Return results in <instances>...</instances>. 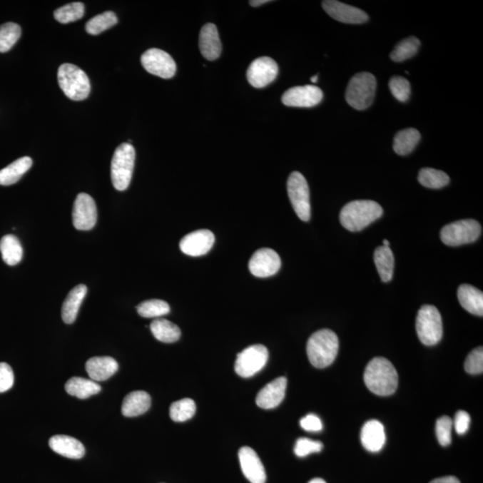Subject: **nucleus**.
<instances>
[{"mask_svg": "<svg viewBox=\"0 0 483 483\" xmlns=\"http://www.w3.org/2000/svg\"><path fill=\"white\" fill-rule=\"evenodd\" d=\"M199 47L203 56L207 60L213 61L220 58L222 45L216 26L207 24L200 30Z\"/></svg>", "mask_w": 483, "mask_h": 483, "instance_id": "nucleus-20", "label": "nucleus"}, {"mask_svg": "<svg viewBox=\"0 0 483 483\" xmlns=\"http://www.w3.org/2000/svg\"><path fill=\"white\" fill-rule=\"evenodd\" d=\"M86 294L87 287L83 284L76 285L69 292L62 306V319L65 323L72 324L75 322L81 305H82Z\"/></svg>", "mask_w": 483, "mask_h": 483, "instance_id": "nucleus-26", "label": "nucleus"}, {"mask_svg": "<svg viewBox=\"0 0 483 483\" xmlns=\"http://www.w3.org/2000/svg\"><path fill=\"white\" fill-rule=\"evenodd\" d=\"M376 88L377 81L372 73H356L348 83L345 100L352 108L357 111H365L375 100Z\"/></svg>", "mask_w": 483, "mask_h": 483, "instance_id": "nucleus-5", "label": "nucleus"}, {"mask_svg": "<svg viewBox=\"0 0 483 483\" xmlns=\"http://www.w3.org/2000/svg\"><path fill=\"white\" fill-rule=\"evenodd\" d=\"M84 15V5L81 2L70 3V4L56 9L54 16L56 21L61 24H68L82 19Z\"/></svg>", "mask_w": 483, "mask_h": 483, "instance_id": "nucleus-39", "label": "nucleus"}, {"mask_svg": "<svg viewBox=\"0 0 483 483\" xmlns=\"http://www.w3.org/2000/svg\"><path fill=\"white\" fill-rule=\"evenodd\" d=\"M66 392L79 400H86L101 392V387L93 380L73 377L66 383Z\"/></svg>", "mask_w": 483, "mask_h": 483, "instance_id": "nucleus-27", "label": "nucleus"}, {"mask_svg": "<svg viewBox=\"0 0 483 483\" xmlns=\"http://www.w3.org/2000/svg\"><path fill=\"white\" fill-rule=\"evenodd\" d=\"M458 301L462 307L472 315H483V293L471 285L463 284L458 288Z\"/></svg>", "mask_w": 483, "mask_h": 483, "instance_id": "nucleus-24", "label": "nucleus"}, {"mask_svg": "<svg viewBox=\"0 0 483 483\" xmlns=\"http://www.w3.org/2000/svg\"><path fill=\"white\" fill-rule=\"evenodd\" d=\"M135 161L136 150L131 143H122L116 148L111 161V180L113 185L118 191L128 188Z\"/></svg>", "mask_w": 483, "mask_h": 483, "instance_id": "nucleus-4", "label": "nucleus"}, {"mask_svg": "<svg viewBox=\"0 0 483 483\" xmlns=\"http://www.w3.org/2000/svg\"><path fill=\"white\" fill-rule=\"evenodd\" d=\"M322 91L315 86H296L288 89L282 102L288 107L312 108L322 101Z\"/></svg>", "mask_w": 483, "mask_h": 483, "instance_id": "nucleus-15", "label": "nucleus"}, {"mask_svg": "<svg viewBox=\"0 0 483 483\" xmlns=\"http://www.w3.org/2000/svg\"><path fill=\"white\" fill-rule=\"evenodd\" d=\"M375 262L380 278L383 282L392 280L394 273V255L390 246H379L375 252Z\"/></svg>", "mask_w": 483, "mask_h": 483, "instance_id": "nucleus-31", "label": "nucleus"}, {"mask_svg": "<svg viewBox=\"0 0 483 483\" xmlns=\"http://www.w3.org/2000/svg\"><path fill=\"white\" fill-rule=\"evenodd\" d=\"M215 243L213 232L208 229H200L189 233L180 241V250L186 255L203 256L210 251Z\"/></svg>", "mask_w": 483, "mask_h": 483, "instance_id": "nucleus-16", "label": "nucleus"}, {"mask_svg": "<svg viewBox=\"0 0 483 483\" xmlns=\"http://www.w3.org/2000/svg\"><path fill=\"white\" fill-rule=\"evenodd\" d=\"M361 442L370 452H379L386 442L385 429L382 422L371 420L366 422L361 432Z\"/></svg>", "mask_w": 483, "mask_h": 483, "instance_id": "nucleus-22", "label": "nucleus"}, {"mask_svg": "<svg viewBox=\"0 0 483 483\" xmlns=\"http://www.w3.org/2000/svg\"><path fill=\"white\" fill-rule=\"evenodd\" d=\"M141 62L147 72L161 78H172L176 72L174 59L168 53L161 49H148L141 58Z\"/></svg>", "mask_w": 483, "mask_h": 483, "instance_id": "nucleus-11", "label": "nucleus"}, {"mask_svg": "<svg viewBox=\"0 0 483 483\" xmlns=\"http://www.w3.org/2000/svg\"><path fill=\"white\" fill-rule=\"evenodd\" d=\"M300 425L306 432H317L322 429V422L318 416L315 415H308L302 418L300 421Z\"/></svg>", "mask_w": 483, "mask_h": 483, "instance_id": "nucleus-46", "label": "nucleus"}, {"mask_svg": "<svg viewBox=\"0 0 483 483\" xmlns=\"http://www.w3.org/2000/svg\"><path fill=\"white\" fill-rule=\"evenodd\" d=\"M322 8L333 19L345 24H358L367 22L369 16L362 10L355 6L344 4L336 0H326Z\"/></svg>", "mask_w": 483, "mask_h": 483, "instance_id": "nucleus-17", "label": "nucleus"}, {"mask_svg": "<svg viewBox=\"0 0 483 483\" xmlns=\"http://www.w3.org/2000/svg\"><path fill=\"white\" fill-rule=\"evenodd\" d=\"M453 422L449 416H442L437 420L436 434L440 445L443 447L449 446L452 440Z\"/></svg>", "mask_w": 483, "mask_h": 483, "instance_id": "nucleus-41", "label": "nucleus"}, {"mask_svg": "<svg viewBox=\"0 0 483 483\" xmlns=\"http://www.w3.org/2000/svg\"><path fill=\"white\" fill-rule=\"evenodd\" d=\"M308 483H326V482L324 481V479H322L315 478V479H311V481H310Z\"/></svg>", "mask_w": 483, "mask_h": 483, "instance_id": "nucleus-49", "label": "nucleus"}, {"mask_svg": "<svg viewBox=\"0 0 483 483\" xmlns=\"http://www.w3.org/2000/svg\"><path fill=\"white\" fill-rule=\"evenodd\" d=\"M288 193L293 209L300 220L309 221L311 218V203L308 183L301 173L295 171L288 180Z\"/></svg>", "mask_w": 483, "mask_h": 483, "instance_id": "nucleus-9", "label": "nucleus"}, {"mask_svg": "<svg viewBox=\"0 0 483 483\" xmlns=\"http://www.w3.org/2000/svg\"><path fill=\"white\" fill-rule=\"evenodd\" d=\"M421 46V42L415 37H409L398 42L394 51L390 53V58L395 62H403L412 58Z\"/></svg>", "mask_w": 483, "mask_h": 483, "instance_id": "nucleus-36", "label": "nucleus"}, {"mask_svg": "<svg viewBox=\"0 0 483 483\" xmlns=\"http://www.w3.org/2000/svg\"><path fill=\"white\" fill-rule=\"evenodd\" d=\"M196 412L195 401L190 398L174 402L169 408V415L173 421L183 422L193 417Z\"/></svg>", "mask_w": 483, "mask_h": 483, "instance_id": "nucleus-34", "label": "nucleus"}, {"mask_svg": "<svg viewBox=\"0 0 483 483\" xmlns=\"http://www.w3.org/2000/svg\"><path fill=\"white\" fill-rule=\"evenodd\" d=\"M278 73V66L276 61L269 56H262L253 60L249 66L246 76L253 87L260 89L273 83L277 78Z\"/></svg>", "mask_w": 483, "mask_h": 483, "instance_id": "nucleus-13", "label": "nucleus"}, {"mask_svg": "<svg viewBox=\"0 0 483 483\" xmlns=\"http://www.w3.org/2000/svg\"><path fill=\"white\" fill-rule=\"evenodd\" d=\"M471 424V417L467 412L458 411L454 416V426L457 433L459 435H464L467 432L469 426Z\"/></svg>", "mask_w": 483, "mask_h": 483, "instance_id": "nucleus-45", "label": "nucleus"}, {"mask_svg": "<svg viewBox=\"0 0 483 483\" xmlns=\"http://www.w3.org/2000/svg\"><path fill=\"white\" fill-rule=\"evenodd\" d=\"M323 449L322 442L307 438H301L296 442L295 454L299 457H305L312 453H319Z\"/></svg>", "mask_w": 483, "mask_h": 483, "instance_id": "nucleus-43", "label": "nucleus"}, {"mask_svg": "<svg viewBox=\"0 0 483 483\" xmlns=\"http://www.w3.org/2000/svg\"><path fill=\"white\" fill-rule=\"evenodd\" d=\"M311 81L312 83H316L317 81H318V76L316 75L315 76H312Z\"/></svg>", "mask_w": 483, "mask_h": 483, "instance_id": "nucleus-50", "label": "nucleus"}, {"mask_svg": "<svg viewBox=\"0 0 483 483\" xmlns=\"http://www.w3.org/2000/svg\"><path fill=\"white\" fill-rule=\"evenodd\" d=\"M269 2L270 0H251V1L249 2V4L256 8V6H260Z\"/></svg>", "mask_w": 483, "mask_h": 483, "instance_id": "nucleus-48", "label": "nucleus"}, {"mask_svg": "<svg viewBox=\"0 0 483 483\" xmlns=\"http://www.w3.org/2000/svg\"><path fill=\"white\" fill-rule=\"evenodd\" d=\"M21 27L19 24L6 23L0 26V52H8L21 37Z\"/></svg>", "mask_w": 483, "mask_h": 483, "instance_id": "nucleus-38", "label": "nucleus"}, {"mask_svg": "<svg viewBox=\"0 0 483 483\" xmlns=\"http://www.w3.org/2000/svg\"><path fill=\"white\" fill-rule=\"evenodd\" d=\"M464 370L470 375H479L483 371V349L475 348L468 355L464 362Z\"/></svg>", "mask_w": 483, "mask_h": 483, "instance_id": "nucleus-42", "label": "nucleus"}, {"mask_svg": "<svg viewBox=\"0 0 483 483\" xmlns=\"http://www.w3.org/2000/svg\"><path fill=\"white\" fill-rule=\"evenodd\" d=\"M136 309L138 315L143 318H161L171 312L168 302L158 299L141 302Z\"/></svg>", "mask_w": 483, "mask_h": 483, "instance_id": "nucleus-35", "label": "nucleus"}, {"mask_svg": "<svg viewBox=\"0 0 483 483\" xmlns=\"http://www.w3.org/2000/svg\"><path fill=\"white\" fill-rule=\"evenodd\" d=\"M416 331L420 341L425 345H434L442 340V318L435 306H422L416 318Z\"/></svg>", "mask_w": 483, "mask_h": 483, "instance_id": "nucleus-7", "label": "nucleus"}, {"mask_svg": "<svg viewBox=\"0 0 483 483\" xmlns=\"http://www.w3.org/2000/svg\"><path fill=\"white\" fill-rule=\"evenodd\" d=\"M0 252L2 259L10 266L19 264L23 258V248L19 238L13 235H6L0 240Z\"/></svg>", "mask_w": 483, "mask_h": 483, "instance_id": "nucleus-30", "label": "nucleus"}, {"mask_svg": "<svg viewBox=\"0 0 483 483\" xmlns=\"http://www.w3.org/2000/svg\"><path fill=\"white\" fill-rule=\"evenodd\" d=\"M59 84L66 97L73 101H83L89 96L91 91L90 80L86 72L78 66L72 64H63L59 66L58 73Z\"/></svg>", "mask_w": 483, "mask_h": 483, "instance_id": "nucleus-6", "label": "nucleus"}, {"mask_svg": "<svg viewBox=\"0 0 483 483\" xmlns=\"http://www.w3.org/2000/svg\"><path fill=\"white\" fill-rule=\"evenodd\" d=\"M418 181L424 188L440 189L449 185L450 179L445 172L432 168H424L419 172Z\"/></svg>", "mask_w": 483, "mask_h": 483, "instance_id": "nucleus-33", "label": "nucleus"}, {"mask_svg": "<svg viewBox=\"0 0 483 483\" xmlns=\"http://www.w3.org/2000/svg\"><path fill=\"white\" fill-rule=\"evenodd\" d=\"M150 327L154 337L163 343H174L181 337V330L178 326L168 320H154Z\"/></svg>", "mask_w": 483, "mask_h": 483, "instance_id": "nucleus-29", "label": "nucleus"}, {"mask_svg": "<svg viewBox=\"0 0 483 483\" xmlns=\"http://www.w3.org/2000/svg\"><path fill=\"white\" fill-rule=\"evenodd\" d=\"M49 447L54 452L61 456L71 458V459H80L86 454V447L78 439L66 435L53 436L49 442Z\"/></svg>", "mask_w": 483, "mask_h": 483, "instance_id": "nucleus-23", "label": "nucleus"}, {"mask_svg": "<svg viewBox=\"0 0 483 483\" xmlns=\"http://www.w3.org/2000/svg\"><path fill=\"white\" fill-rule=\"evenodd\" d=\"M383 209L378 203L370 200H354L345 205L340 213V222L345 229L358 232L382 216Z\"/></svg>", "mask_w": 483, "mask_h": 483, "instance_id": "nucleus-2", "label": "nucleus"}, {"mask_svg": "<svg viewBox=\"0 0 483 483\" xmlns=\"http://www.w3.org/2000/svg\"><path fill=\"white\" fill-rule=\"evenodd\" d=\"M269 351L263 345H253L239 352L235 371L242 378H250L265 367Z\"/></svg>", "mask_w": 483, "mask_h": 483, "instance_id": "nucleus-10", "label": "nucleus"}, {"mask_svg": "<svg viewBox=\"0 0 483 483\" xmlns=\"http://www.w3.org/2000/svg\"><path fill=\"white\" fill-rule=\"evenodd\" d=\"M431 483H460L459 479L454 476H447V477L433 479Z\"/></svg>", "mask_w": 483, "mask_h": 483, "instance_id": "nucleus-47", "label": "nucleus"}, {"mask_svg": "<svg viewBox=\"0 0 483 483\" xmlns=\"http://www.w3.org/2000/svg\"><path fill=\"white\" fill-rule=\"evenodd\" d=\"M383 245H384V246H390V242L387 241V240H386V239L384 240V241H383Z\"/></svg>", "mask_w": 483, "mask_h": 483, "instance_id": "nucleus-51", "label": "nucleus"}, {"mask_svg": "<svg viewBox=\"0 0 483 483\" xmlns=\"http://www.w3.org/2000/svg\"><path fill=\"white\" fill-rule=\"evenodd\" d=\"M249 270L257 278H269L277 274L281 267V260L274 250L259 249L253 253L248 264Z\"/></svg>", "mask_w": 483, "mask_h": 483, "instance_id": "nucleus-14", "label": "nucleus"}, {"mask_svg": "<svg viewBox=\"0 0 483 483\" xmlns=\"http://www.w3.org/2000/svg\"><path fill=\"white\" fill-rule=\"evenodd\" d=\"M364 378L370 391L380 397L390 396L397 389V370L384 357H376L369 362Z\"/></svg>", "mask_w": 483, "mask_h": 483, "instance_id": "nucleus-1", "label": "nucleus"}, {"mask_svg": "<svg viewBox=\"0 0 483 483\" xmlns=\"http://www.w3.org/2000/svg\"><path fill=\"white\" fill-rule=\"evenodd\" d=\"M33 166V160L30 157L19 158L13 163L0 171V185H11L19 182L21 178L29 171Z\"/></svg>", "mask_w": 483, "mask_h": 483, "instance_id": "nucleus-28", "label": "nucleus"}, {"mask_svg": "<svg viewBox=\"0 0 483 483\" xmlns=\"http://www.w3.org/2000/svg\"><path fill=\"white\" fill-rule=\"evenodd\" d=\"M97 218V206L93 197L87 193H79L73 204V227L77 230H91L96 225Z\"/></svg>", "mask_w": 483, "mask_h": 483, "instance_id": "nucleus-12", "label": "nucleus"}, {"mask_svg": "<svg viewBox=\"0 0 483 483\" xmlns=\"http://www.w3.org/2000/svg\"><path fill=\"white\" fill-rule=\"evenodd\" d=\"M421 139L418 130L407 128L398 132L395 136L393 149L400 156L410 154Z\"/></svg>", "mask_w": 483, "mask_h": 483, "instance_id": "nucleus-32", "label": "nucleus"}, {"mask_svg": "<svg viewBox=\"0 0 483 483\" xmlns=\"http://www.w3.org/2000/svg\"><path fill=\"white\" fill-rule=\"evenodd\" d=\"M151 405V398L146 391H133L123 401L122 414L126 417H136L146 414Z\"/></svg>", "mask_w": 483, "mask_h": 483, "instance_id": "nucleus-25", "label": "nucleus"}, {"mask_svg": "<svg viewBox=\"0 0 483 483\" xmlns=\"http://www.w3.org/2000/svg\"><path fill=\"white\" fill-rule=\"evenodd\" d=\"M238 457L243 474L250 482L265 483V469L255 450L249 447H242L239 450Z\"/></svg>", "mask_w": 483, "mask_h": 483, "instance_id": "nucleus-18", "label": "nucleus"}, {"mask_svg": "<svg viewBox=\"0 0 483 483\" xmlns=\"http://www.w3.org/2000/svg\"><path fill=\"white\" fill-rule=\"evenodd\" d=\"M482 227L474 220H462L445 225L440 232L443 244L449 246H459L471 244L479 238Z\"/></svg>", "mask_w": 483, "mask_h": 483, "instance_id": "nucleus-8", "label": "nucleus"}, {"mask_svg": "<svg viewBox=\"0 0 483 483\" xmlns=\"http://www.w3.org/2000/svg\"><path fill=\"white\" fill-rule=\"evenodd\" d=\"M338 347V337L332 330H320L310 337L306 351L311 364L316 368L323 369L332 365Z\"/></svg>", "mask_w": 483, "mask_h": 483, "instance_id": "nucleus-3", "label": "nucleus"}, {"mask_svg": "<svg viewBox=\"0 0 483 483\" xmlns=\"http://www.w3.org/2000/svg\"><path fill=\"white\" fill-rule=\"evenodd\" d=\"M390 89L397 101L405 102L410 97L411 86L409 81L403 76H393L390 80Z\"/></svg>", "mask_w": 483, "mask_h": 483, "instance_id": "nucleus-40", "label": "nucleus"}, {"mask_svg": "<svg viewBox=\"0 0 483 483\" xmlns=\"http://www.w3.org/2000/svg\"><path fill=\"white\" fill-rule=\"evenodd\" d=\"M86 372L94 382H104L115 375L118 370V362L109 356H98L86 362Z\"/></svg>", "mask_w": 483, "mask_h": 483, "instance_id": "nucleus-21", "label": "nucleus"}, {"mask_svg": "<svg viewBox=\"0 0 483 483\" xmlns=\"http://www.w3.org/2000/svg\"><path fill=\"white\" fill-rule=\"evenodd\" d=\"M15 376L13 370L6 362H0V393L9 390L14 385Z\"/></svg>", "mask_w": 483, "mask_h": 483, "instance_id": "nucleus-44", "label": "nucleus"}, {"mask_svg": "<svg viewBox=\"0 0 483 483\" xmlns=\"http://www.w3.org/2000/svg\"><path fill=\"white\" fill-rule=\"evenodd\" d=\"M288 380L280 377L267 384L256 397V404L263 409H273L278 407L283 401L287 390Z\"/></svg>", "mask_w": 483, "mask_h": 483, "instance_id": "nucleus-19", "label": "nucleus"}, {"mask_svg": "<svg viewBox=\"0 0 483 483\" xmlns=\"http://www.w3.org/2000/svg\"><path fill=\"white\" fill-rule=\"evenodd\" d=\"M118 24V17L112 11H107L94 16L86 24V30L88 34L98 35L103 33Z\"/></svg>", "mask_w": 483, "mask_h": 483, "instance_id": "nucleus-37", "label": "nucleus"}]
</instances>
